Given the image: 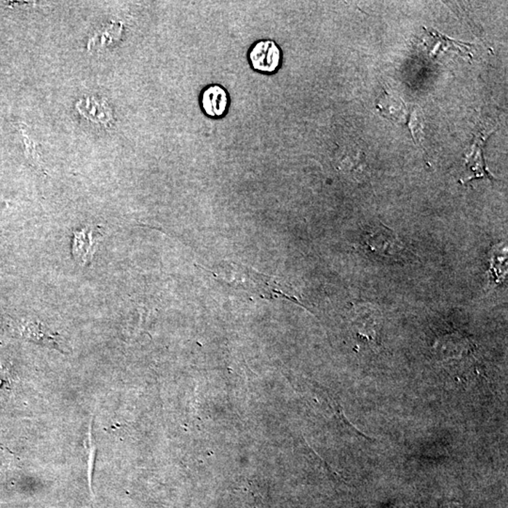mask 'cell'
Returning a JSON list of instances; mask_svg holds the SVG:
<instances>
[{
    "instance_id": "obj_2",
    "label": "cell",
    "mask_w": 508,
    "mask_h": 508,
    "mask_svg": "<svg viewBox=\"0 0 508 508\" xmlns=\"http://www.w3.org/2000/svg\"><path fill=\"white\" fill-rule=\"evenodd\" d=\"M376 109L382 116L390 121L408 127L413 134L415 143L419 145L422 125L418 116L419 109L417 106L408 105L402 99L394 97L384 92L379 98Z\"/></svg>"
},
{
    "instance_id": "obj_5",
    "label": "cell",
    "mask_w": 508,
    "mask_h": 508,
    "mask_svg": "<svg viewBox=\"0 0 508 508\" xmlns=\"http://www.w3.org/2000/svg\"><path fill=\"white\" fill-rule=\"evenodd\" d=\"M199 105L205 116L210 119H223L228 114L231 97L228 90L221 85L210 84L200 90Z\"/></svg>"
},
{
    "instance_id": "obj_6",
    "label": "cell",
    "mask_w": 508,
    "mask_h": 508,
    "mask_svg": "<svg viewBox=\"0 0 508 508\" xmlns=\"http://www.w3.org/2000/svg\"><path fill=\"white\" fill-rule=\"evenodd\" d=\"M359 317L357 318L358 334L360 338L365 340L375 341L376 327H378V315L370 307H360Z\"/></svg>"
},
{
    "instance_id": "obj_3",
    "label": "cell",
    "mask_w": 508,
    "mask_h": 508,
    "mask_svg": "<svg viewBox=\"0 0 508 508\" xmlns=\"http://www.w3.org/2000/svg\"><path fill=\"white\" fill-rule=\"evenodd\" d=\"M247 58L251 68L260 74H276L283 65L282 48L273 40L254 42L248 48Z\"/></svg>"
},
{
    "instance_id": "obj_4",
    "label": "cell",
    "mask_w": 508,
    "mask_h": 508,
    "mask_svg": "<svg viewBox=\"0 0 508 508\" xmlns=\"http://www.w3.org/2000/svg\"><path fill=\"white\" fill-rule=\"evenodd\" d=\"M102 239L103 234L97 227L87 226L74 232L72 253L79 266L86 267L93 261Z\"/></svg>"
},
{
    "instance_id": "obj_1",
    "label": "cell",
    "mask_w": 508,
    "mask_h": 508,
    "mask_svg": "<svg viewBox=\"0 0 508 508\" xmlns=\"http://www.w3.org/2000/svg\"><path fill=\"white\" fill-rule=\"evenodd\" d=\"M221 267L227 270V275L232 276L231 280L225 282L232 287L244 289L246 292L260 296L262 299L282 298L303 306L298 299L291 294L289 286L283 285V283H280L276 278L257 273L255 270H251L242 264L230 263L223 264Z\"/></svg>"
},
{
    "instance_id": "obj_7",
    "label": "cell",
    "mask_w": 508,
    "mask_h": 508,
    "mask_svg": "<svg viewBox=\"0 0 508 508\" xmlns=\"http://www.w3.org/2000/svg\"><path fill=\"white\" fill-rule=\"evenodd\" d=\"M442 508H463L459 502H445L442 505Z\"/></svg>"
}]
</instances>
